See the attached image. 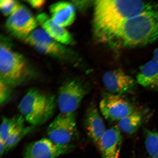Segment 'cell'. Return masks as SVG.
Here are the masks:
<instances>
[{
	"instance_id": "6da1fadb",
	"label": "cell",
	"mask_w": 158,
	"mask_h": 158,
	"mask_svg": "<svg viewBox=\"0 0 158 158\" xmlns=\"http://www.w3.org/2000/svg\"><path fill=\"white\" fill-rule=\"evenodd\" d=\"M158 9V1L101 0L94 3L97 33L113 28L135 15Z\"/></svg>"
},
{
	"instance_id": "7a4b0ae2",
	"label": "cell",
	"mask_w": 158,
	"mask_h": 158,
	"mask_svg": "<svg viewBox=\"0 0 158 158\" xmlns=\"http://www.w3.org/2000/svg\"><path fill=\"white\" fill-rule=\"evenodd\" d=\"M57 106L54 95L31 89L21 99L18 109L26 121L31 126H39L51 119Z\"/></svg>"
},
{
	"instance_id": "3957f363",
	"label": "cell",
	"mask_w": 158,
	"mask_h": 158,
	"mask_svg": "<svg viewBox=\"0 0 158 158\" xmlns=\"http://www.w3.org/2000/svg\"><path fill=\"white\" fill-rule=\"evenodd\" d=\"M29 75L28 67L23 56L4 42L0 47L1 80L13 87L23 83Z\"/></svg>"
},
{
	"instance_id": "277c9868",
	"label": "cell",
	"mask_w": 158,
	"mask_h": 158,
	"mask_svg": "<svg viewBox=\"0 0 158 158\" xmlns=\"http://www.w3.org/2000/svg\"><path fill=\"white\" fill-rule=\"evenodd\" d=\"M77 133L75 113H60L49 124L47 130L48 138L54 143L70 145Z\"/></svg>"
},
{
	"instance_id": "5b68a950",
	"label": "cell",
	"mask_w": 158,
	"mask_h": 158,
	"mask_svg": "<svg viewBox=\"0 0 158 158\" xmlns=\"http://www.w3.org/2000/svg\"><path fill=\"white\" fill-rule=\"evenodd\" d=\"M87 92L84 84L77 80L65 82L59 89L57 106L60 113H74Z\"/></svg>"
},
{
	"instance_id": "8992f818",
	"label": "cell",
	"mask_w": 158,
	"mask_h": 158,
	"mask_svg": "<svg viewBox=\"0 0 158 158\" xmlns=\"http://www.w3.org/2000/svg\"><path fill=\"white\" fill-rule=\"evenodd\" d=\"M99 108L102 115L110 121H119L135 111L128 101L119 95L113 94H106L102 98Z\"/></svg>"
},
{
	"instance_id": "52a82bcc",
	"label": "cell",
	"mask_w": 158,
	"mask_h": 158,
	"mask_svg": "<svg viewBox=\"0 0 158 158\" xmlns=\"http://www.w3.org/2000/svg\"><path fill=\"white\" fill-rule=\"evenodd\" d=\"M37 26V20L30 11L20 4L6 23V27L10 32L23 39L34 31Z\"/></svg>"
},
{
	"instance_id": "ba28073f",
	"label": "cell",
	"mask_w": 158,
	"mask_h": 158,
	"mask_svg": "<svg viewBox=\"0 0 158 158\" xmlns=\"http://www.w3.org/2000/svg\"><path fill=\"white\" fill-rule=\"evenodd\" d=\"M72 145H58L48 138H43L28 144L25 151L27 158H56L68 152L72 149Z\"/></svg>"
},
{
	"instance_id": "9c48e42d",
	"label": "cell",
	"mask_w": 158,
	"mask_h": 158,
	"mask_svg": "<svg viewBox=\"0 0 158 158\" xmlns=\"http://www.w3.org/2000/svg\"><path fill=\"white\" fill-rule=\"evenodd\" d=\"M23 39L27 44L43 54L55 56H62L66 54V49L64 47L42 29L34 30Z\"/></svg>"
},
{
	"instance_id": "30bf717a",
	"label": "cell",
	"mask_w": 158,
	"mask_h": 158,
	"mask_svg": "<svg viewBox=\"0 0 158 158\" xmlns=\"http://www.w3.org/2000/svg\"><path fill=\"white\" fill-rule=\"evenodd\" d=\"M122 143L120 130L114 126L106 130L97 144L102 158H118Z\"/></svg>"
},
{
	"instance_id": "8fae6325",
	"label": "cell",
	"mask_w": 158,
	"mask_h": 158,
	"mask_svg": "<svg viewBox=\"0 0 158 158\" xmlns=\"http://www.w3.org/2000/svg\"><path fill=\"white\" fill-rule=\"evenodd\" d=\"M102 79L109 92L119 95L131 91L135 85L134 79L120 70L108 71L104 74Z\"/></svg>"
},
{
	"instance_id": "7c38bea8",
	"label": "cell",
	"mask_w": 158,
	"mask_h": 158,
	"mask_svg": "<svg viewBox=\"0 0 158 158\" xmlns=\"http://www.w3.org/2000/svg\"><path fill=\"white\" fill-rule=\"evenodd\" d=\"M84 124L89 137L97 143L106 130L103 120L94 104L91 105L87 110Z\"/></svg>"
},
{
	"instance_id": "4fadbf2b",
	"label": "cell",
	"mask_w": 158,
	"mask_h": 158,
	"mask_svg": "<svg viewBox=\"0 0 158 158\" xmlns=\"http://www.w3.org/2000/svg\"><path fill=\"white\" fill-rule=\"evenodd\" d=\"M52 20L63 27L72 24L76 18V10L73 5L69 2L60 1L50 6Z\"/></svg>"
},
{
	"instance_id": "5bb4252c",
	"label": "cell",
	"mask_w": 158,
	"mask_h": 158,
	"mask_svg": "<svg viewBox=\"0 0 158 158\" xmlns=\"http://www.w3.org/2000/svg\"><path fill=\"white\" fill-rule=\"evenodd\" d=\"M36 20L47 34L55 40L65 44L72 43V37L68 31L55 23L46 14L39 15Z\"/></svg>"
},
{
	"instance_id": "9a60e30c",
	"label": "cell",
	"mask_w": 158,
	"mask_h": 158,
	"mask_svg": "<svg viewBox=\"0 0 158 158\" xmlns=\"http://www.w3.org/2000/svg\"><path fill=\"white\" fill-rule=\"evenodd\" d=\"M137 81L144 87L158 90V64L155 59L150 60L141 67Z\"/></svg>"
},
{
	"instance_id": "2e32d148",
	"label": "cell",
	"mask_w": 158,
	"mask_h": 158,
	"mask_svg": "<svg viewBox=\"0 0 158 158\" xmlns=\"http://www.w3.org/2000/svg\"><path fill=\"white\" fill-rule=\"evenodd\" d=\"M143 117L140 112L135 111L130 115L119 120L118 126L120 130L128 134L137 132L142 123Z\"/></svg>"
},
{
	"instance_id": "e0dca14e",
	"label": "cell",
	"mask_w": 158,
	"mask_h": 158,
	"mask_svg": "<svg viewBox=\"0 0 158 158\" xmlns=\"http://www.w3.org/2000/svg\"><path fill=\"white\" fill-rule=\"evenodd\" d=\"M25 120L21 114L15 115L12 118L3 117L0 126V139L5 142L17 126L24 123Z\"/></svg>"
},
{
	"instance_id": "ac0fdd59",
	"label": "cell",
	"mask_w": 158,
	"mask_h": 158,
	"mask_svg": "<svg viewBox=\"0 0 158 158\" xmlns=\"http://www.w3.org/2000/svg\"><path fill=\"white\" fill-rule=\"evenodd\" d=\"M33 128L32 126H26L24 123L17 126L5 142L6 152L15 147L22 139L31 131Z\"/></svg>"
},
{
	"instance_id": "d6986e66",
	"label": "cell",
	"mask_w": 158,
	"mask_h": 158,
	"mask_svg": "<svg viewBox=\"0 0 158 158\" xmlns=\"http://www.w3.org/2000/svg\"><path fill=\"white\" fill-rule=\"evenodd\" d=\"M145 138V147L148 153L151 156L158 157V133L146 130Z\"/></svg>"
},
{
	"instance_id": "ffe728a7",
	"label": "cell",
	"mask_w": 158,
	"mask_h": 158,
	"mask_svg": "<svg viewBox=\"0 0 158 158\" xmlns=\"http://www.w3.org/2000/svg\"><path fill=\"white\" fill-rule=\"evenodd\" d=\"M19 4L18 2L14 0H1L0 8L3 15L7 16L11 14Z\"/></svg>"
},
{
	"instance_id": "44dd1931",
	"label": "cell",
	"mask_w": 158,
	"mask_h": 158,
	"mask_svg": "<svg viewBox=\"0 0 158 158\" xmlns=\"http://www.w3.org/2000/svg\"><path fill=\"white\" fill-rule=\"evenodd\" d=\"M12 87L1 80L0 81V104L1 105L5 104L12 94Z\"/></svg>"
},
{
	"instance_id": "7402d4cb",
	"label": "cell",
	"mask_w": 158,
	"mask_h": 158,
	"mask_svg": "<svg viewBox=\"0 0 158 158\" xmlns=\"http://www.w3.org/2000/svg\"><path fill=\"white\" fill-rule=\"evenodd\" d=\"M31 7L35 9H40L45 3V1L42 0H32L26 1Z\"/></svg>"
},
{
	"instance_id": "603a6c76",
	"label": "cell",
	"mask_w": 158,
	"mask_h": 158,
	"mask_svg": "<svg viewBox=\"0 0 158 158\" xmlns=\"http://www.w3.org/2000/svg\"><path fill=\"white\" fill-rule=\"evenodd\" d=\"M6 152L5 142L0 139V155L2 156Z\"/></svg>"
},
{
	"instance_id": "cb8c5ba5",
	"label": "cell",
	"mask_w": 158,
	"mask_h": 158,
	"mask_svg": "<svg viewBox=\"0 0 158 158\" xmlns=\"http://www.w3.org/2000/svg\"><path fill=\"white\" fill-rule=\"evenodd\" d=\"M154 59L158 64V48L155 49L154 53Z\"/></svg>"
},
{
	"instance_id": "d4e9b609",
	"label": "cell",
	"mask_w": 158,
	"mask_h": 158,
	"mask_svg": "<svg viewBox=\"0 0 158 158\" xmlns=\"http://www.w3.org/2000/svg\"><path fill=\"white\" fill-rule=\"evenodd\" d=\"M147 158H158V157L155 156H150V157Z\"/></svg>"
},
{
	"instance_id": "484cf974",
	"label": "cell",
	"mask_w": 158,
	"mask_h": 158,
	"mask_svg": "<svg viewBox=\"0 0 158 158\" xmlns=\"http://www.w3.org/2000/svg\"><path fill=\"white\" fill-rule=\"evenodd\" d=\"M24 158H27L25 157Z\"/></svg>"
}]
</instances>
